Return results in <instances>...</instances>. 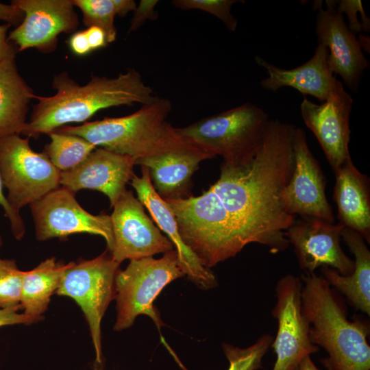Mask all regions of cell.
<instances>
[{"label":"cell","mask_w":370,"mask_h":370,"mask_svg":"<svg viewBox=\"0 0 370 370\" xmlns=\"http://www.w3.org/2000/svg\"><path fill=\"white\" fill-rule=\"evenodd\" d=\"M352 103V97L338 80L325 101L317 104L304 97L300 105L305 125L315 136L333 171L352 159L349 143Z\"/></svg>","instance_id":"5bb4252c"},{"label":"cell","mask_w":370,"mask_h":370,"mask_svg":"<svg viewBox=\"0 0 370 370\" xmlns=\"http://www.w3.org/2000/svg\"><path fill=\"white\" fill-rule=\"evenodd\" d=\"M157 0H141L134 11L129 32L136 31L142 27L147 20H155L158 18V13L155 7L158 4Z\"/></svg>","instance_id":"1f68e13d"},{"label":"cell","mask_w":370,"mask_h":370,"mask_svg":"<svg viewBox=\"0 0 370 370\" xmlns=\"http://www.w3.org/2000/svg\"><path fill=\"white\" fill-rule=\"evenodd\" d=\"M136 161L129 156L97 147L77 167L61 172L60 186L73 193L84 189L99 191L113 208L134 175Z\"/></svg>","instance_id":"e0dca14e"},{"label":"cell","mask_w":370,"mask_h":370,"mask_svg":"<svg viewBox=\"0 0 370 370\" xmlns=\"http://www.w3.org/2000/svg\"><path fill=\"white\" fill-rule=\"evenodd\" d=\"M141 176L134 174L130 184L158 227L172 243L185 276L203 290L214 288L218 284L214 274L210 269L201 264L198 257L183 242L173 212L154 189L149 169L141 166Z\"/></svg>","instance_id":"ac0fdd59"},{"label":"cell","mask_w":370,"mask_h":370,"mask_svg":"<svg viewBox=\"0 0 370 370\" xmlns=\"http://www.w3.org/2000/svg\"><path fill=\"white\" fill-rule=\"evenodd\" d=\"M212 158L187 142L166 151L137 159L136 164L147 167L156 193L164 200L186 198L191 179L199 164Z\"/></svg>","instance_id":"d6986e66"},{"label":"cell","mask_w":370,"mask_h":370,"mask_svg":"<svg viewBox=\"0 0 370 370\" xmlns=\"http://www.w3.org/2000/svg\"><path fill=\"white\" fill-rule=\"evenodd\" d=\"M117 10V16H125L130 12L134 11L136 3L133 0H114Z\"/></svg>","instance_id":"74e56055"},{"label":"cell","mask_w":370,"mask_h":370,"mask_svg":"<svg viewBox=\"0 0 370 370\" xmlns=\"http://www.w3.org/2000/svg\"><path fill=\"white\" fill-rule=\"evenodd\" d=\"M171 108L169 99L158 97L127 116L65 125L53 132L80 136L96 147L137 160L186 143L166 120Z\"/></svg>","instance_id":"277c9868"},{"label":"cell","mask_w":370,"mask_h":370,"mask_svg":"<svg viewBox=\"0 0 370 370\" xmlns=\"http://www.w3.org/2000/svg\"><path fill=\"white\" fill-rule=\"evenodd\" d=\"M35 236L38 241L65 238L79 233L102 236L110 252L113 234L110 216L94 215L84 210L75 197V193L60 186L30 204Z\"/></svg>","instance_id":"30bf717a"},{"label":"cell","mask_w":370,"mask_h":370,"mask_svg":"<svg viewBox=\"0 0 370 370\" xmlns=\"http://www.w3.org/2000/svg\"><path fill=\"white\" fill-rule=\"evenodd\" d=\"M298 370H320L310 356L305 357L299 364Z\"/></svg>","instance_id":"f35d334b"},{"label":"cell","mask_w":370,"mask_h":370,"mask_svg":"<svg viewBox=\"0 0 370 370\" xmlns=\"http://www.w3.org/2000/svg\"><path fill=\"white\" fill-rule=\"evenodd\" d=\"M334 173L336 182L333 198L339 223L360 234L369 244V178L358 171L352 159L334 170Z\"/></svg>","instance_id":"44dd1931"},{"label":"cell","mask_w":370,"mask_h":370,"mask_svg":"<svg viewBox=\"0 0 370 370\" xmlns=\"http://www.w3.org/2000/svg\"><path fill=\"white\" fill-rule=\"evenodd\" d=\"M269 121L262 108L247 102L175 130L212 158L220 156L223 161L237 162L256 152Z\"/></svg>","instance_id":"5b68a950"},{"label":"cell","mask_w":370,"mask_h":370,"mask_svg":"<svg viewBox=\"0 0 370 370\" xmlns=\"http://www.w3.org/2000/svg\"><path fill=\"white\" fill-rule=\"evenodd\" d=\"M11 3L24 13L23 21L8 36L19 51L35 48L42 53L52 52L58 36L73 32L79 24L72 0H13Z\"/></svg>","instance_id":"9a60e30c"},{"label":"cell","mask_w":370,"mask_h":370,"mask_svg":"<svg viewBox=\"0 0 370 370\" xmlns=\"http://www.w3.org/2000/svg\"><path fill=\"white\" fill-rule=\"evenodd\" d=\"M2 245H3V238H2L1 235L0 234V248L1 247Z\"/></svg>","instance_id":"ab89813d"},{"label":"cell","mask_w":370,"mask_h":370,"mask_svg":"<svg viewBox=\"0 0 370 370\" xmlns=\"http://www.w3.org/2000/svg\"><path fill=\"white\" fill-rule=\"evenodd\" d=\"M255 60L268 73V77L261 80V87L273 92L282 87H292L304 97L311 95L322 103L329 98L338 81L328 64V49L321 45H317L308 61L291 69L279 68L259 56Z\"/></svg>","instance_id":"ffe728a7"},{"label":"cell","mask_w":370,"mask_h":370,"mask_svg":"<svg viewBox=\"0 0 370 370\" xmlns=\"http://www.w3.org/2000/svg\"><path fill=\"white\" fill-rule=\"evenodd\" d=\"M326 8H319L316 21L318 45L327 48L328 64L352 91L358 90L369 62L363 54L359 40L348 27L343 14L336 10L335 1H326Z\"/></svg>","instance_id":"2e32d148"},{"label":"cell","mask_w":370,"mask_h":370,"mask_svg":"<svg viewBox=\"0 0 370 370\" xmlns=\"http://www.w3.org/2000/svg\"><path fill=\"white\" fill-rule=\"evenodd\" d=\"M32 89L19 74L15 57L0 62V139L21 135L27 123Z\"/></svg>","instance_id":"603a6c76"},{"label":"cell","mask_w":370,"mask_h":370,"mask_svg":"<svg viewBox=\"0 0 370 370\" xmlns=\"http://www.w3.org/2000/svg\"><path fill=\"white\" fill-rule=\"evenodd\" d=\"M295 127L270 119L253 156L223 161L219 179L201 195L164 200L183 242L205 267L235 257L251 243L272 254L290 245L286 232L296 217L286 211L281 195L293 171Z\"/></svg>","instance_id":"6da1fadb"},{"label":"cell","mask_w":370,"mask_h":370,"mask_svg":"<svg viewBox=\"0 0 370 370\" xmlns=\"http://www.w3.org/2000/svg\"><path fill=\"white\" fill-rule=\"evenodd\" d=\"M237 0H174L172 4L180 10H199L214 16L220 19L228 30L234 32L237 27V20L231 12Z\"/></svg>","instance_id":"f1b7e54d"},{"label":"cell","mask_w":370,"mask_h":370,"mask_svg":"<svg viewBox=\"0 0 370 370\" xmlns=\"http://www.w3.org/2000/svg\"><path fill=\"white\" fill-rule=\"evenodd\" d=\"M273 341V336L264 334L245 348L223 343L222 349L229 362L227 370H258L262 368V360L271 347Z\"/></svg>","instance_id":"4316f807"},{"label":"cell","mask_w":370,"mask_h":370,"mask_svg":"<svg viewBox=\"0 0 370 370\" xmlns=\"http://www.w3.org/2000/svg\"><path fill=\"white\" fill-rule=\"evenodd\" d=\"M0 173L10 204L17 212L60 186V173L43 153L34 151L29 138L0 139Z\"/></svg>","instance_id":"ba28073f"},{"label":"cell","mask_w":370,"mask_h":370,"mask_svg":"<svg viewBox=\"0 0 370 370\" xmlns=\"http://www.w3.org/2000/svg\"><path fill=\"white\" fill-rule=\"evenodd\" d=\"M10 27L7 23L0 25V62L16 55L15 48L8 40L7 33Z\"/></svg>","instance_id":"8d00e7d4"},{"label":"cell","mask_w":370,"mask_h":370,"mask_svg":"<svg viewBox=\"0 0 370 370\" xmlns=\"http://www.w3.org/2000/svg\"><path fill=\"white\" fill-rule=\"evenodd\" d=\"M302 281L288 273L276 283V303L271 314L278 321L271 344L276 360L272 370H298L301 360L319 351L310 338V323L302 309Z\"/></svg>","instance_id":"9c48e42d"},{"label":"cell","mask_w":370,"mask_h":370,"mask_svg":"<svg viewBox=\"0 0 370 370\" xmlns=\"http://www.w3.org/2000/svg\"><path fill=\"white\" fill-rule=\"evenodd\" d=\"M48 135L51 141L42 152L60 172L77 167L97 148L86 139L75 135L56 132Z\"/></svg>","instance_id":"d4e9b609"},{"label":"cell","mask_w":370,"mask_h":370,"mask_svg":"<svg viewBox=\"0 0 370 370\" xmlns=\"http://www.w3.org/2000/svg\"><path fill=\"white\" fill-rule=\"evenodd\" d=\"M110 215L113 247L110 252L119 263L166 254L175 249L145 213L144 206L132 190H125L113 206Z\"/></svg>","instance_id":"8fae6325"},{"label":"cell","mask_w":370,"mask_h":370,"mask_svg":"<svg viewBox=\"0 0 370 370\" xmlns=\"http://www.w3.org/2000/svg\"><path fill=\"white\" fill-rule=\"evenodd\" d=\"M107 250L91 260L70 262L56 294L72 298L88 324L95 351L97 369L103 367L101 323L110 302L115 299V278L120 269Z\"/></svg>","instance_id":"52a82bcc"},{"label":"cell","mask_w":370,"mask_h":370,"mask_svg":"<svg viewBox=\"0 0 370 370\" xmlns=\"http://www.w3.org/2000/svg\"><path fill=\"white\" fill-rule=\"evenodd\" d=\"M24 18L23 12L17 6L10 3L6 4L0 2V21L7 24L18 26Z\"/></svg>","instance_id":"e575fe53"},{"label":"cell","mask_w":370,"mask_h":370,"mask_svg":"<svg viewBox=\"0 0 370 370\" xmlns=\"http://www.w3.org/2000/svg\"><path fill=\"white\" fill-rule=\"evenodd\" d=\"M84 31L92 51L105 47L108 45L105 32L101 28L90 26Z\"/></svg>","instance_id":"d590c367"},{"label":"cell","mask_w":370,"mask_h":370,"mask_svg":"<svg viewBox=\"0 0 370 370\" xmlns=\"http://www.w3.org/2000/svg\"><path fill=\"white\" fill-rule=\"evenodd\" d=\"M3 182L0 173V206L3 209L5 217L9 220L11 232L16 240H21L25 233V225L20 212L16 211L10 204L3 193Z\"/></svg>","instance_id":"f546056e"},{"label":"cell","mask_w":370,"mask_h":370,"mask_svg":"<svg viewBox=\"0 0 370 370\" xmlns=\"http://www.w3.org/2000/svg\"><path fill=\"white\" fill-rule=\"evenodd\" d=\"M52 87L56 90L53 95L35 96L38 103L22 135L38 138L67 124L85 123L100 110L134 103L143 106L159 97L134 69L112 78L92 75L84 85L62 72L53 77Z\"/></svg>","instance_id":"7a4b0ae2"},{"label":"cell","mask_w":370,"mask_h":370,"mask_svg":"<svg viewBox=\"0 0 370 370\" xmlns=\"http://www.w3.org/2000/svg\"><path fill=\"white\" fill-rule=\"evenodd\" d=\"M72 3L81 10L86 26L101 28L105 32L108 43L116 40L114 18L117 10L114 0H72Z\"/></svg>","instance_id":"484cf974"},{"label":"cell","mask_w":370,"mask_h":370,"mask_svg":"<svg viewBox=\"0 0 370 370\" xmlns=\"http://www.w3.org/2000/svg\"><path fill=\"white\" fill-rule=\"evenodd\" d=\"M184 276L175 249L158 259L131 260L124 270H119L115 278L116 319L113 328L116 331L125 330L133 325L138 315H147L158 328L161 342L184 370V367L161 333L164 324L153 303L166 286Z\"/></svg>","instance_id":"8992f818"},{"label":"cell","mask_w":370,"mask_h":370,"mask_svg":"<svg viewBox=\"0 0 370 370\" xmlns=\"http://www.w3.org/2000/svg\"><path fill=\"white\" fill-rule=\"evenodd\" d=\"M293 151V171L281 195L286 211L295 217L334 222L325 194V177L308 147L305 132L297 127L294 130Z\"/></svg>","instance_id":"7c38bea8"},{"label":"cell","mask_w":370,"mask_h":370,"mask_svg":"<svg viewBox=\"0 0 370 370\" xmlns=\"http://www.w3.org/2000/svg\"><path fill=\"white\" fill-rule=\"evenodd\" d=\"M342 240L354 256V269L344 275L333 269L320 268L321 276L330 286L344 295L352 306L370 316V251L367 242L356 231L344 227Z\"/></svg>","instance_id":"7402d4cb"},{"label":"cell","mask_w":370,"mask_h":370,"mask_svg":"<svg viewBox=\"0 0 370 370\" xmlns=\"http://www.w3.org/2000/svg\"><path fill=\"white\" fill-rule=\"evenodd\" d=\"M300 278L310 341L328 354L320 362L328 370H370L369 321L349 320L344 301L321 275L304 273Z\"/></svg>","instance_id":"3957f363"},{"label":"cell","mask_w":370,"mask_h":370,"mask_svg":"<svg viewBox=\"0 0 370 370\" xmlns=\"http://www.w3.org/2000/svg\"><path fill=\"white\" fill-rule=\"evenodd\" d=\"M344 226L340 223L313 217L295 218L286 232L294 248L299 268L306 273L327 267L348 275L354 269V261L343 251L341 241Z\"/></svg>","instance_id":"4fadbf2b"},{"label":"cell","mask_w":370,"mask_h":370,"mask_svg":"<svg viewBox=\"0 0 370 370\" xmlns=\"http://www.w3.org/2000/svg\"><path fill=\"white\" fill-rule=\"evenodd\" d=\"M68 41L70 49L77 56H84L92 51L84 30L75 32Z\"/></svg>","instance_id":"836d02e7"},{"label":"cell","mask_w":370,"mask_h":370,"mask_svg":"<svg viewBox=\"0 0 370 370\" xmlns=\"http://www.w3.org/2000/svg\"><path fill=\"white\" fill-rule=\"evenodd\" d=\"M21 306L0 308V327L15 324H29L38 321L24 313H18Z\"/></svg>","instance_id":"d6a6232c"},{"label":"cell","mask_w":370,"mask_h":370,"mask_svg":"<svg viewBox=\"0 0 370 370\" xmlns=\"http://www.w3.org/2000/svg\"><path fill=\"white\" fill-rule=\"evenodd\" d=\"M67 266L68 263L58 262L55 257H51L24 272L20 305L25 315L38 321L42 319Z\"/></svg>","instance_id":"cb8c5ba5"},{"label":"cell","mask_w":370,"mask_h":370,"mask_svg":"<svg viewBox=\"0 0 370 370\" xmlns=\"http://www.w3.org/2000/svg\"><path fill=\"white\" fill-rule=\"evenodd\" d=\"M336 10L338 12L345 13L348 19V27L354 33L364 31L362 23L358 20V13H365L362 2L359 0H342L336 1Z\"/></svg>","instance_id":"4dcf8cb0"},{"label":"cell","mask_w":370,"mask_h":370,"mask_svg":"<svg viewBox=\"0 0 370 370\" xmlns=\"http://www.w3.org/2000/svg\"><path fill=\"white\" fill-rule=\"evenodd\" d=\"M24 272L14 260L0 258V308L21 306Z\"/></svg>","instance_id":"83f0119b"}]
</instances>
